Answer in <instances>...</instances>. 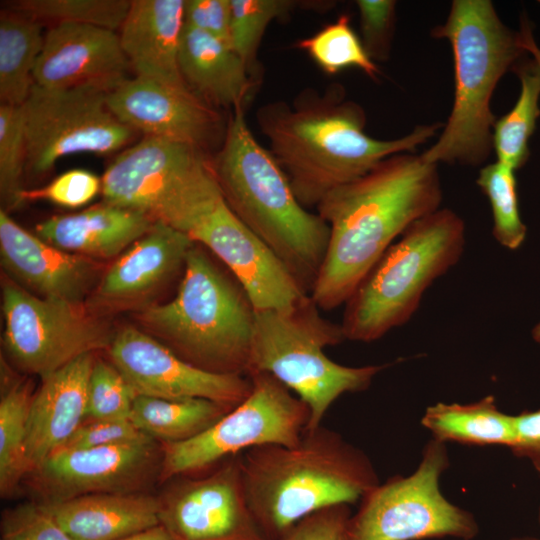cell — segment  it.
<instances>
[{
	"label": "cell",
	"mask_w": 540,
	"mask_h": 540,
	"mask_svg": "<svg viewBox=\"0 0 540 540\" xmlns=\"http://www.w3.org/2000/svg\"><path fill=\"white\" fill-rule=\"evenodd\" d=\"M511 540H540V539L533 536H519V537H514Z\"/></svg>",
	"instance_id": "cell-48"
},
{
	"label": "cell",
	"mask_w": 540,
	"mask_h": 540,
	"mask_svg": "<svg viewBox=\"0 0 540 540\" xmlns=\"http://www.w3.org/2000/svg\"><path fill=\"white\" fill-rule=\"evenodd\" d=\"M513 68L521 81L520 95L513 108L495 121L492 145L497 161L517 170L529 158L528 142L540 116V71L532 58Z\"/></svg>",
	"instance_id": "cell-31"
},
{
	"label": "cell",
	"mask_w": 540,
	"mask_h": 540,
	"mask_svg": "<svg viewBox=\"0 0 540 540\" xmlns=\"http://www.w3.org/2000/svg\"><path fill=\"white\" fill-rule=\"evenodd\" d=\"M139 319L189 364L248 375L255 307L239 281L198 244L187 255L175 297L146 307Z\"/></svg>",
	"instance_id": "cell-6"
},
{
	"label": "cell",
	"mask_w": 540,
	"mask_h": 540,
	"mask_svg": "<svg viewBox=\"0 0 540 540\" xmlns=\"http://www.w3.org/2000/svg\"><path fill=\"white\" fill-rule=\"evenodd\" d=\"M476 182L491 205L494 238L509 250L518 249L527 228L519 212L515 170L496 161L480 169Z\"/></svg>",
	"instance_id": "cell-33"
},
{
	"label": "cell",
	"mask_w": 540,
	"mask_h": 540,
	"mask_svg": "<svg viewBox=\"0 0 540 540\" xmlns=\"http://www.w3.org/2000/svg\"><path fill=\"white\" fill-rule=\"evenodd\" d=\"M101 188V178L94 173L73 169L59 175L44 187L25 189L22 200H46L62 207L76 208L89 203L101 192Z\"/></svg>",
	"instance_id": "cell-39"
},
{
	"label": "cell",
	"mask_w": 540,
	"mask_h": 540,
	"mask_svg": "<svg viewBox=\"0 0 540 540\" xmlns=\"http://www.w3.org/2000/svg\"><path fill=\"white\" fill-rule=\"evenodd\" d=\"M194 244L186 234L155 221L105 272L96 289L97 302L118 307L148 296L184 270Z\"/></svg>",
	"instance_id": "cell-22"
},
{
	"label": "cell",
	"mask_w": 540,
	"mask_h": 540,
	"mask_svg": "<svg viewBox=\"0 0 540 540\" xmlns=\"http://www.w3.org/2000/svg\"><path fill=\"white\" fill-rule=\"evenodd\" d=\"M44 505L73 540H118L160 525L158 495L148 492L88 494Z\"/></svg>",
	"instance_id": "cell-25"
},
{
	"label": "cell",
	"mask_w": 540,
	"mask_h": 540,
	"mask_svg": "<svg viewBox=\"0 0 540 540\" xmlns=\"http://www.w3.org/2000/svg\"><path fill=\"white\" fill-rule=\"evenodd\" d=\"M518 458L527 459L540 473V410L515 415V442L510 448Z\"/></svg>",
	"instance_id": "cell-44"
},
{
	"label": "cell",
	"mask_w": 540,
	"mask_h": 540,
	"mask_svg": "<svg viewBox=\"0 0 540 540\" xmlns=\"http://www.w3.org/2000/svg\"><path fill=\"white\" fill-rule=\"evenodd\" d=\"M240 460L249 508L269 540L321 509L360 502L379 484L368 456L321 425L294 445L254 447Z\"/></svg>",
	"instance_id": "cell-3"
},
{
	"label": "cell",
	"mask_w": 540,
	"mask_h": 540,
	"mask_svg": "<svg viewBox=\"0 0 540 540\" xmlns=\"http://www.w3.org/2000/svg\"><path fill=\"white\" fill-rule=\"evenodd\" d=\"M135 397L111 361L95 360L88 385L86 420L130 419Z\"/></svg>",
	"instance_id": "cell-37"
},
{
	"label": "cell",
	"mask_w": 540,
	"mask_h": 540,
	"mask_svg": "<svg viewBox=\"0 0 540 540\" xmlns=\"http://www.w3.org/2000/svg\"><path fill=\"white\" fill-rule=\"evenodd\" d=\"M179 69L190 90L215 108L246 107L256 85V79L229 45L186 24Z\"/></svg>",
	"instance_id": "cell-26"
},
{
	"label": "cell",
	"mask_w": 540,
	"mask_h": 540,
	"mask_svg": "<svg viewBox=\"0 0 540 540\" xmlns=\"http://www.w3.org/2000/svg\"><path fill=\"white\" fill-rule=\"evenodd\" d=\"M162 461V443L152 438L97 448H60L25 480L42 504L88 494L148 492L160 482Z\"/></svg>",
	"instance_id": "cell-15"
},
{
	"label": "cell",
	"mask_w": 540,
	"mask_h": 540,
	"mask_svg": "<svg viewBox=\"0 0 540 540\" xmlns=\"http://www.w3.org/2000/svg\"><path fill=\"white\" fill-rule=\"evenodd\" d=\"M532 58L533 60L535 61L539 71H540V48L539 47H535L532 49Z\"/></svg>",
	"instance_id": "cell-47"
},
{
	"label": "cell",
	"mask_w": 540,
	"mask_h": 540,
	"mask_svg": "<svg viewBox=\"0 0 540 540\" xmlns=\"http://www.w3.org/2000/svg\"><path fill=\"white\" fill-rule=\"evenodd\" d=\"M184 16L186 25L213 36L231 47L230 0H185Z\"/></svg>",
	"instance_id": "cell-43"
},
{
	"label": "cell",
	"mask_w": 540,
	"mask_h": 540,
	"mask_svg": "<svg viewBox=\"0 0 540 540\" xmlns=\"http://www.w3.org/2000/svg\"><path fill=\"white\" fill-rule=\"evenodd\" d=\"M107 103L114 115L134 131L203 150L218 136L224 138L227 128L217 108L189 87L138 76L110 91Z\"/></svg>",
	"instance_id": "cell-18"
},
{
	"label": "cell",
	"mask_w": 540,
	"mask_h": 540,
	"mask_svg": "<svg viewBox=\"0 0 540 540\" xmlns=\"http://www.w3.org/2000/svg\"><path fill=\"white\" fill-rule=\"evenodd\" d=\"M101 181L104 202L142 212L178 231L220 191L205 150L149 136L122 151Z\"/></svg>",
	"instance_id": "cell-9"
},
{
	"label": "cell",
	"mask_w": 540,
	"mask_h": 540,
	"mask_svg": "<svg viewBox=\"0 0 540 540\" xmlns=\"http://www.w3.org/2000/svg\"><path fill=\"white\" fill-rule=\"evenodd\" d=\"M465 245V223L450 209L415 221L345 303V339L372 342L408 322L426 290L461 259Z\"/></svg>",
	"instance_id": "cell-7"
},
{
	"label": "cell",
	"mask_w": 540,
	"mask_h": 540,
	"mask_svg": "<svg viewBox=\"0 0 540 540\" xmlns=\"http://www.w3.org/2000/svg\"><path fill=\"white\" fill-rule=\"evenodd\" d=\"M363 46L373 61L388 58L395 23L393 0H358Z\"/></svg>",
	"instance_id": "cell-40"
},
{
	"label": "cell",
	"mask_w": 540,
	"mask_h": 540,
	"mask_svg": "<svg viewBox=\"0 0 540 540\" xmlns=\"http://www.w3.org/2000/svg\"><path fill=\"white\" fill-rule=\"evenodd\" d=\"M441 201L437 164L412 153L389 156L328 192L316 208L330 235L309 294L319 309L345 304L393 240Z\"/></svg>",
	"instance_id": "cell-1"
},
{
	"label": "cell",
	"mask_w": 540,
	"mask_h": 540,
	"mask_svg": "<svg viewBox=\"0 0 540 540\" xmlns=\"http://www.w3.org/2000/svg\"><path fill=\"white\" fill-rule=\"evenodd\" d=\"M232 406L204 398L162 399L136 396L132 423L160 443L189 440L220 420Z\"/></svg>",
	"instance_id": "cell-29"
},
{
	"label": "cell",
	"mask_w": 540,
	"mask_h": 540,
	"mask_svg": "<svg viewBox=\"0 0 540 540\" xmlns=\"http://www.w3.org/2000/svg\"><path fill=\"white\" fill-rule=\"evenodd\" d=\"M0 540H73L40 502H26L2 513Z\"/></svg>",
	"instance_id": "cell-38"
},
{
	"label": "cell",
	"mask_w": 540,
	"mask_h": 540,
	"mask_svg": "<svg viewBox=\"0 0 540 540\" xmlns=\"http://www.w3.org/2000/svg\"><path fill=\"white\" fill-rule=\"evenodd\" d=\"M448 467L446 444L432 438L413 473L379 483L360 500L349 520L348 540L474 539L479 525L473 514L441 492Z\"/></svg>",
	"instance_id": "cell-10"
},
{
	"label": "cell",
	"mask_w": 540,
	"mask_h": 540,
	"mask_svg": "<svg viewBox=\"0 0 540 540\" xmlns=\"http://www.w3.org/2000/svg\"><path fill=\"white\" fill-rule=\"evenodd\" d=\"M344 340L341 325L323 318L310 295L288 308L255 309L248 375L270 374L294 392L310 411L306 429H315L340 396L365 391L389 365L334 362L324 349Z\"/></svg>",
	"instance_id": "cell-8"
},
{
	"label": "cell",
	"mask_w": 540,
	"mask_h": 540,
	"mask_svg": "<svg viewBox=\"0 0 540 540\" xmlns=\"http://www.w3.org/2000/svg\"><path fill=\"white\" fill-rule=\"evenodd\" d=\"M154 222L142 212L104 202L76 214L51 217L36 226V235L71 253L110 258L141 238Z\"/></svg>",
	"instance_id": "cell-24"
},
{
	"label": "cell",
	"mask_w": 540,
	"mask_h": 540,
	"mask_svg": "<svg viewBox=\"0 0 540 540\" xmlns=\"http://www.w3.org/2000/svg\"><path fill=\"white\" fill-rule=\"evenodd\" d=\"M210 469L169 480L158 495L160 525L174 540H269L249 508L240 454Z\"/></svg>",
	"instance_id": "cell-14"
},
{
	"label": "cell",
	"mask_w": 540,
	"mask_h": 540,
	"mask_svg": "<svg viewBox=\"0 0 540 540\" xmlns=\"http://www.w3.org/2000/svg\"><path fill=\"white\" fill-rule=\"evenodd\" d=\"M349 505L321 509L298 522L283 540H348Z\"/></svg>",
	"instance_id": "cell-42"
},
{
	"label": "cell",
	"mask_w": 540,
	"mask_h": 540,
	"mask_svg": "<svg viewBox=\"0 0 540 540\" xmlns=\"http://www.w3.org/2000/svg\"><path fill=\"white\" fill-rule=\"evenodd\" d=\"M0 254L4 270L24 289L45 298L83 303L100 266L91 257L57 248L0 211Z\"/></svg>",
	"instance_id": "cell-20"
},
{
	"label": "cell",
	"mask_w": 540,
	"mask_h": 540,
	"mask_svg": "<svg viewBox=\"0 0 540 540\" xmlns=\"http://www.w3.org/2000/svg\"><path fill=\"white\" fill-rule=\"evenodd\" d=\"M231 47L256 79L257 52L268 25L295 6L289 0H230Z\"/></svg>",
	"instance_id": "cell-35"
},
{
	"label": "cell",
	"mask_w": 540,
	"mask_h": 540,
	"mask_svg": "<svg viewBox=\"0 0 540 540\" xmlns=\"http://www.w3.org/2000/svg\"><path fill=\"white\" fill-rule=\"evenodd\" d=\"M185 234L226 266L256 310L288 308L309 295L234 214L223 195L201 212Z\"/></svg>",
	"instance_id": "cell-17"
},
{
	"label": "cell",
	"mask_w": 540,
	"mask_h": 540,
	"mask_svg": "<svg viewBox=\"0 0 540 540\" xmlns=\"http://www.w3.org/2000/svg\"><path fill=\"white\" fill-rule=\"evenodd\" d=\"M39 20L20 11L0 15V100L22 106L34 85L33 72L44 44Z\"/></svg>",
	"instance_id": "cell-28"
},
{
	"label": "cell",
	"mask_w": 540,
	"mask_h": 540,
	"mask_svg": "<svg viewBox=\"0 0 540 540\" xmlns=\"http://www.w3.org/2000/svg\"><path fill=\"white\" fill-rule=\"evenodd\" d=\"M148 439L151 437L138 429L130 419L85 420L61 448H97Z\"/></svg>",
	"instance_id": "cell-41"
},
{
	"label": "cell",
	"mask_w": 540,
	"mask_h": 540,
	"mask_svg": "<svg viewBox=\"0 0 540 540\" xmlns=\"http://www.w3.org/2000/svg\"><path fill=\"white\" fill-rule=\"evenodd\" d=\"M256 120L305 208L317 207L328 192L365 175L387 157L412 153L442 127L419 125L398 139L372 138L364 131L365 111L346 99L337 83L322 92L306 88L291 103H266L258 108Z\"/></svg>",
	"instance_id": "cell-2"
},
{
	"label": "cell",
	"mask_w": 540,
	"mask_h": 540,
	"mask_svg": "<svg viewBox=\"0 0 540 540\" xmlns=\"http://www.w3.org/2000/svg\"><path fill=\"white\" fill-rule=\"evenodd\" d=\"M296 46L305 51L317 66L329 75L348 68H357L376 80L380 73L346 14L340 15L313 35L300 39Z\"/></svg>",
	"instance_id": "cell-32"
},
{
	"label": "cell",
	"mask_w": 540,
	"mask_h": 540,
	"mask_svg": "<svg viewBox=\"0 0 540 540\" xmlns=\"http://www.w3.org/2000/svg\"><path fill=\"white\" fill-rule=\"evenodd\" d=\"M109 92L97 86L50 89L34 84L21 106L26 170L42 175L62 157L77 153L109 155L127 146L136 131L110 110Z\"/></svg>",
	"instance_id": "cell-13"
},
{
	"label": "cell",
	"mask_w": 540,
	"mask_h": 540,
	"mask_svg": "<svg viewBox=\"0 0 540 540\" xmlns=\"http://www.w3.org/2000/svg\"><path fill=\"white\" fill-rule=\"evenodd\" d=\"M95 360L94 353H88L40 377L27 423L28 474L63 447L86 420L88 385Z\"/></svg>",
	"instance_id": "cell-21"
},
{
	"label": "cell",
	"mask_w": 540,
	"mask_h": 540,
	"mask_svg": "<svg viewBox=\"0 0 540 540\" xmlns=\"http://www.w3.org/2000/svg\"><path fill=\"white\" fill-rule=\"evenodd\" d=\"M3 345L18 369L40 377L76 358L109 348L114 335L83 303L38 296L2 283Z\"/></svg>",
	"instance_id": "cell-12"
},
{
	"label": "cell",
	"mask_w": 540,
	"mask_h": 540,
	"mask_svg": "<svg viewBox=\"0 0 540 540\" xmlns=\"http://www.w3.org/2000/svg\"><path fill=\"white\" fill-rule=\"evenodd\" d=\"M531 335L533 340L540 344V321L533 327Z\"/></svg>",
	"instance_id": "cell-46"
},
{
	"label": "cell",
	"mask_w": 540,
	"mask_h": 540,
	"mask_svg": "<svg viewBox=\"0 0 540 540\" xmlns=\"http://www.w3.org/2000/svg\"><path fill=\"white\" fill-rule=\"evenodd\" d=\"M185 0L131 1L120 43L136 76L188 87L179 69Z\"/></svg>",
	"instance_id": "cell-23"
},
{
	"label": "cell",
	"mask_w": 540,
	"mask_h": 540,
	"mask_svg": "<svg viewBox=\"0 0 540 540\" xmlns=\"http://www.w3.org/2000/svg\"><path fill=\"white\" fill-rule=\"evenodd\" d=\"M131 1L125 0H20L15 10L36 20L120 29Z\"/></svg>",
	"instance_id": "cell-34"
},
{
	"label": "cell",
	"mask_w": 540,
	"mask_h": 540,
	"mask_svg": "<svg viewBox=\"0 0 540 540\" xmlns=\"http://www.w3.org/2000/svg\"><path fill=\"white\" fill-rule=\"evenodd\" d=\"M27 150L21 106L0 105V195L4 211L23 202L22 175L26 169Z\"/></svg>",
	"instance_id": "cell-36"
},
{
	"label": "cell",
	"mask_w": 540,
	"mask_h": 540,
	"mask_svg": "<svg viewBox=\"0 0 540 540\" xmlns=\"http://www.w3.org/2000/svg\"><path fill=\"white\" fill-rule=\"evenodd\" d=\"M34 392L28 379H13L6 369L1 376L0 494L13 497L28 474L25 443Z\"/></svg>",
	"instance_id": "cell-30"
},
{
	"label": "cell",
	"mask_w": 540,
	"mask_h": 540,
	"mask_svg": "<svg viewBox=\"0 0 540 540\" xmlns=\"http://www.w3.org/2000/svg\"><path fill=\"white\" fill-rule=\"evenodd\" d=\"M212 162L231 210L310 294L325 257L329 226L296 198L285 172L251 132L245 106L231 111Z\"/></svg>",
	"instance_id": "cell-4"
},
{
	"label": "cell",
	"mask_w": 540,
	"mask_h": 540,
	"mask_svg": "<svg viewBox=\"0 0 540 540\" xmlns=\"http://www.w3.org/2000/svg\"><path fill=\"white\" fill-rule=\"evenodd\" d=\"M248 376L250 393L215 424L189 440L162 443L160 483L201 472L254 447L291 446L300 440L310 418L308 406L272 375Z\"/></svg>",
	"instance_id": "cell-11"
},
{
	"label": "cell",
	"mask_w": 540,
	"mask_h": 540,
	"mask_svg": "<svg viewBox=\"0 0 540 540\" xmlns=\"http://www.w3.org/2000/svg\"><path fill=\"white\" fill-rule=\"evenodd\" d=\"M110 361L135 396L204 398L236 406L250 393L249 376L216 374L181 359L165 344L135 328L118 331L108 348Z\"/></svg>",
	"instance_id": "cell-16"
},
{
	"label": "cell",
	"mask_w": 540,
	"mask_h": 540,
	"mask_svg": "<svg viewBox=\"0 0 540 540\" xmlns=\"http://www.w3.org/2000/svg\"><path fill=\"white\" fill-rule=\"evenodd\" d=\"M433 37L447 39L454 59V102L439 139L423 154L429 163L478 166L491 154L493 92L526 53L520 33L503 24L489 0H455Z\"/></svg>",
	"instance_id": "cell-5"
},
{
	"label": "cell",
	"mask_w": 540,
	"mask_h": 540,
	"mask_svg": "<svg viewBox=\"0 0 540 540\" xmlns=\"http://www.w3.org/2000/svg\"><path fill=\"white\" fill-rule=\"evenodd\" d=\"M538 522H539V525H540V506H539V510H538Z\"/></svg>",
	"instance_id": "cell-49"
},
{
	"label": "cell",
	"mask_w": 540,
	"mask_h": 540,
	"mask_svg": "<svg viewBox=\"0 0 540 540\" xmlns=\"http://www.w3.org/2000/svg\"><path fill=\"white\" fill-rule=\"evenodd\" d=\"M129 67L115 31L59 23L45 34L33 79L50 89L97 86L112 91L128 79Z\"/></svg>",
	"instance_id": "cell-19"
},
{
	"label": "cell",
	"mask_w": 540,
	"mask_h": 540,
	"mask_svg": "<svg viewBox=\"0 0 540 540\" xmlns=\"http://www.w3.org/2000/svg\"><path fill=\"white\" fill-rule=\"evenodd\" d=\"M421 424L445 444L510 449L515 442V415L502 412L493 395L467 404L438 402L425 410Z\"/></svg>",
	"instance_id": "cell-27"
},
{
	"label": "cell",
	"mask_w": 540,
	"mask_h": 540,
	"mask_svg": "<svg viewBox=\"0 0 540 540\" xmlns=\"http://www.w3.org/2000/svg\"><path fill=\"white\" fill-rule=\"evenodd\" d=\"M118 540H174V538L162 525H157Z\"/></svg>",
	"instance_id": "cell-45"
}]
</instances>
